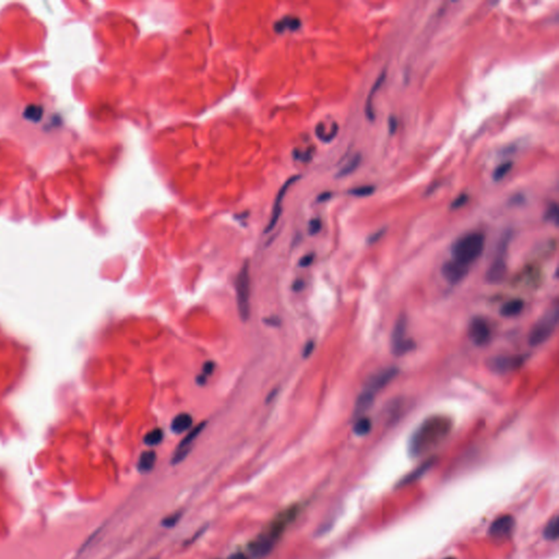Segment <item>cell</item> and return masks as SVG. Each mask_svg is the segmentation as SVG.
Segmentation results:
<instances>
[{"label":"cell","instance_id":"1","mask_svg":"<svg viewBox=\"0 0 559 559\" xmlns=\"http://www.w3.org/2000/svg\"><path fill=\"white\" fill-rule=\"evenodd\" d=\"M452 421L445 415L427 417L409 438L408 451L412 457H420L442 444L450 434Z\"/></svg>","mask_w":559,"mask_h":559},{"label":"cell","instance_id":"2","mask_svg":"<svg viewBox=\"0 0 559 559\" xmlns=\"http://www.w3.org/2000/svg\"><path fill=\"white\" fill-rule=\"evenodd\" d=\"M300 508L297 506H290L283 510L266 528V531L251 544V553L255 557L262 558L271 553L275 544L281 539L285 528L296 519Z\"/></svg>","mask_w":559,"mask_h":559},{"label":"cell","instance_id":"3","mask_svg":"<svg viewBox=\"0 0 559 559\" xmlns=\"http://www.w3.org/2000/svg\"><path fill=\"white\" fill-rule=\"evenodd\" d=\"M485 248V236L480 232L465 234L453 244L451 249L452 260L469 267L478 260Z\"/></svg>","mask_w":559,"mask_h":559},{"label":"cell","instance_id":"4","mask_svg":"<svg viewBox=\"0 0 559 559\" xmlns=\"http://www.w3.org/2000/svg\"><path fill=\"white\" fill-rule=\"evenodd\" d=\"M559 322V307L554 304L546 310L536 322L528 334V344L531 346H539L545 343L554 334Z\"/></svg>","mask_w":559,"mask_h":559},{"label":"cell","instance_id":"5","mask_svg":"<svg viewBox=\"0 0 559 559\" xmlns=\"http://www.w3.org/2000/svg\"><path fill=\"white\" fill-rule=\"evenodd\" d=\"M236 296L238 312L243 321H247L250 317V275L248 263H245L237 275Z\"/></svg>","mask_w":559,"mask_h":559},{"label":"cell","instance_id":"6","mask_svg":"<svg viewBox=\"0 0 559 559\" xmlns=\"http://www.w3.org/2000/svg\"><path fill=\"white\" fill-rule=\"evenodd\" d=\"M406 327L407 320L404 315H401L394 323L391 334L392 353L396 356L405 355L415 346L412 340L406 339Z\"/></svg>","mask_w":559,"mask_h":559},{"label":"cell","instance_id":"7","mask_svg":"<svg viewBox=\"0 0 559 559\" xmlns=\"http://www.w3.org/2000/svg\"><path fill=\"white\" fill-rule=\"evenodd\" d=\"M509 240H510V235H507L504 238L503 242L501 243V246H499L498 256L495 258L493 263L490 264V267L488 268V270L486 272V280L488 283H490V284H499V283H502L506 279L507 272H508V268H507V263H506L505 252L507 247H508Z\"/></svg>","mask_w":559,"mask_h":559},{"label":"cell","instance_id":"8","mask_svg":"<svg viewBox=\"0 0 559 559\" xmlns=\"http://www.w3.org/2000/svg\"><path fill=\"white\" fill-rule=\"evenodd\" d=\"M524 363L522 356L498 355L487 361L488 369L497 375H506L518 370Z\"/></svg>","mask_w":559,"mask_h":559},{"label":"cell","instance_id":"9","mask_svg":"<svg viewBox=\"0 0 559 559\" xmlns=\"http://www.w3.org/2000/svg\"><path fill=\"white\" fill-rule=\"evenodd\" d=\"M399 371L400 370L398 367L391 366L375 372L374 375L367 379L364 390L371 392L376 396L378 392L385 389L387 386L396 379V377L399 375Z\"/></svg>","mask_w":559,"mask_h":559},{"label":"cell","instance_id":"10","mask_svg":"<svg viewBox=\"0 0 559 559\" xmlns=\"http://www.w3.org/2000/svg\"><path fill=\"white\" fill-rule=\"evenodd\" d=\"M490 327L485 319L475 317L468 326V337L476 346H485L490 341Z\"/></svg>","mask_w":559,"mask_h":559},{"label":"cell","instance_id":"11","mask_svg":"<svg viewBox=\"0 0 559 559\" xmlns=\"http://www.w3.org/2000/svg\"><path fill=\"white\" fill-rule=\"evenodd\" d=\"M300 178H301V175H295L293 177H290L289 180L282 186V188L279 190L278 196H277V198H275V201H274V205H273V209H272V214H271L270 221H269V223H268V225L266 227V232H270V230H272L275 227V225H277V223L280 219L281 212H282V201H283V199H284L288 188L295 182H297L298 180H300Z\"/></svg>","mask_w":559,"mask_h":559},{"label":"cell","instance_id":"12","mask_svg":"<svg viewBox=\"0 0 559 559\" xmlns=\"http://www.w3.org/2000/svg\"><path fill=\"white\" fill-rule=\"evenodd\" d=\"M468 272V267L461 264L454 260H450L444 263L442 268V274L444 279L450 284H458L463 280Z\"/></svg>","mask_w":559,"mask_h":559},{"label":"cell","instance_id":"13","mask_svg":"<svg viewBox=\"0 0 559 559\" xmlns=\"http://www.w3.org/2000/svg\"><path fill=\"white\" fill-rule=\"evenodd\" d=\"M514 527V519L511 516H503L501 518H497L493 523H491L488 533L490 536L496 539L506 538V536L510 535Z\"/></svg>","mask_w":559,"mask_h":559},{"label":"cell","instance_id":"14","mask_svg":"<svg viewBox=\"0 0 559 559\" xmlns=\"http://www.w3.org/2000/svg\"><path fill=\"white\" fill-rule=\"evenodd\" d=\"M205 425H207L205 423H201V424H199L196 428H193V429L190 431V433H188V435L183 439L182 443H181V445L178 446V449H177V451H176V453H175V456H174V458H173V463H174V464L178 463V462H181L186 456H187L188 452H189V450H190L191 444H192L193 442H195V439L200 435L201 431L203 430V428L205 427Z\"/></svg>","mask_w":559,"mask_h":559},{"label":"cell","instance_id":"15","mask_svg":"<svg viewBox=\"0 0 559 559\" xmlns=\"http://www.w3.org/2000/svg\"><path fill=\"white\" fill-rule=\"evenodd\" d=\"M386 77H387V72H386V70H384L381 73L379 74L378 78L376 79L375 83L372 84L370 91H369V94L367 96L366 103H365V115H366L367 119H369V122H374L375 118H376L375 109H374V98H375L376 93L379 91V89L381 87V85L385 83Z\"/></svg>","mask_w":559,"mask_h":559},{"label":"cell","instance_id":"16","mask_svg":"<svg viewBox=\"0 0 559 559\" xmlns=\"http://www.w3.org/2000/svg\"><path fill=\"white\" fill-rule=\"evenodd\" d=\"M374 401H375V394H372L371 392H368L366 390H363V392L359 397H357L356 403H355V408H354L355 419L365 415V413L369 411L372 404H374Z\"/></svg>","mask_w":559,"mask_h":559},{"label":"cell","instance_id":"17","mask_svg":"<svg viewBox=\"0 0 559 559\" xmlns=\"http://www.w3.org/2000/svg\"><path fill=\"white\" fill-rule=\"evenodd\" d=\"M192 425V417L188 413L178 414L171 422L170 428L175 434H182L184 431L188 430Z\"/></svg>","mask_w":559,"mask_h":559},{"label":"cell","instance_id":"18","mask_svg":"<svg viewBox=\"0 0 559 559\" xmlns=\"http://www.w3.org/2000/svg\"><path fill=\"white\" fill-rule=\"evenodd\" d=\"M524 308V302L522 300H511L503 305L501 309L502 316L506 318H512L520 315Z\"/></svg>","mask_w":559,"mask_h":559},{"label":"cell","instance_id":"19","mask_svg":"<svg viewBox=\"0 0 559 559\" xmlns=\"http://www.w3.org/2000/svg\"><path fill=\"white\" fill-rule=\"evenodd\" d=\"M301 20L295 17H285L274 24V30L278 33L284 31H295L301 27Z\"/></svg>","mask_w":559,"mask_h":559},{"label":"cell","instance_id":"20","mask_svg":"<svg viewBox=\"0 0 559 559\" xmlns=\"http://www.w3.org/2000/svg\"><path fill=\"white\" fill-rule=\"evenodd\" d=\"M156 462V453L154 451H144L140 456L138 462V468L140 472L148 473L154 467Z\"/></svg>","mask_w":559,"mask_h":559},{"label":"cell","instance_id":"21","mask_svg":"<svg viewBox=\"0 0 559 559\" xmlns=\"http://www.w3.org/2000/svg\"><path fill=\"white\" fill-rule=\"evenodd\" d=\"M371 421L369 417L367 416H361V417H357L356 419V422L354 424V427H353V430L355 435L357 436H365L369 434V431L371 430Z\"/></svg>","mask_w":559,"mask_h":559},{"label":"cell","instance_id":"22","mask_svg":"<svg viewBox=\"0 0 559 559\" xmlns=\"http://www.w3.org/2000/svg\"><path fill=\"white\" fill-rule=\"evenodd\" d=\"M361 161H362V156L361 154H356L354 155L353 158L349 160L344 166H343L340 170L339 173L337 174V177H345V176H348L351 175L352 173H354V171L359 168L360 164H361Z\"/></svg>","mask_w":559,"mask_h":559},{"label":"cell","instance_id":"23","mask_svg":"<svg viewBox=\"0 0 559 559\" xmlns=\"http://www.w3.org/2000/svg\"><path fill=\"white\" fill-rule=\"evenodd\" d=\"M558 526H559L558 516H555L553 519H550L545 528H544V538L548 541H556L558 539V534H559Z\"/></svg>","mask_w":559,"mask_h":559},{"label":"cell","instance_id":"24","mask_svg":"<svg viewBox=\"0 0 559 559\" xmlns=\"http://www.w3.org/2000/svg\"><path fill=\"white\" fill-rule=\"evenodd\" d=\"M163 440V430L160 428H155L148 433L144 437V444L148 446H156L161 444Z\"/></svg>","mask_w":559,"mask_h":559},{"label":"cell","instance_id":"25","mask_svg":"<svg viewBox=\"0 0 559 559\" xmlns=\"http://www.w3.org/2000/svg\"><path fill=\"white\" fill-rule=\"evenodd\" d=\"M375 189H376L375 186L364 185V186H360V187H355L351 189L348 191V193L355 197H367V196H371L372 193L375 192Z\"/></svg>","mask_w":559,"mask_h":559},{"label":"cell","instance_id":"26","mask_svg":"<svg viewBox=\"0 0 559 559\" xmlns=\"http://www.w3.org/2000/svg\"><path fill=\"white\" fill-rule=\"evenodd\" d=\"M512 166H513V163L510 162V161H509V162H505V163L501 164V165H499V166L494 170V174H493L494 180H495L496 182L502 181L503 178L511 170Z\"/></svg>","mask_w":559,"mask_h":559},{"label":"cell","instance_id":"27","mask_svg":"<svg viewBox=\"0 0 559 559\" xmlns=\"http://www.w3.org/2000/svg\"><path fill=\"white\" fill-rule=\"evenodd\" d=\"M545 219L547 221L553 222L555 225H558L559 214H558V204L556 202H553L548 205L545 213Z\"/></svg>","mask_w":559,"mask_h":559},{"label":"cell","instance_id":"28","mask_svg":"<svg viewBox=\"0 0 559 559\" xmlns=\"http://www.w3.org/2000/svg\"><path fill=\"white\" fill-rule=\"evenodd\" d=\"M467 201H468V196L466 195V193H461L460 196H458L456 199L452 201L450 208L452 209V210H458V209H461L462 207H464L467 203Z\"/></svg>","mask_w":559,"mask_h":559},{"label":"cell","instance_id":"29","mask_svg":"<svg viewBox=\"0 0 559 559\" xmlns=\"http://www.w3.org/2000/svg\"><path fill=\"white\" fill-rule=\"evenodd\" d=\"M321 225H322L321 221L319 219L311 220L309 223V233L311 235H316L317 233L320 232V229H321Z\"/></svg>","mask_w":559,"mask_h":559},{"label":"cell","instance_id":"30","mask_svg":"<svg viewBox=\"0 0 559 559\" xmlns=\"http://www.w3.org/2000/svg\"><path fill=\"white\" fill-rule=\"evenodd\" d=\"M181 518V514L180 513H176V514H171V516L167 517L166 519H164L163 521V525H165L167 527H170V526H174L176 524V522L178 520H180Z\"/></svg>","mask_w":559,"mask_h":559},{"label":"cell","instance_id":"31","mask_svg":"<svg viewBox=\"0 0 559 559\" xmlns=\"http://www.w3.org/2000/svg\"><path fill=\"white\" fill-rule=\"evenodd\" d=\"M386 233V229H380L378 230V232L372 234L369 238H368V243L369 244H375L376 242H378L380 238H381L384 236V234Z\"/></svg>","mask_w":559,"mask_h":559},{"label":"cell","instance_id":"32","mask_svg":"<svg viewBox=\"0 0 559 559\" xmlns=\"http://www.w3.org/2000/svg\"><path fill=\"white\" fill-rule=\"evenodd\" d=\"M312 261H314V255H307V256H305V257L302 258L300 264L304 268L305 267H309L312 263Z\"/></svg>","mask_w":559,"mask_h":559},{"label":"cell","instance_id":"33","mask_svg":"<svg viewBox=\"0 0 559 559\" xmlns=\"http://www.w3.org/2000/svg\"><path fill=\"white\" fill-rule=\"evenodd\" d=\"M397 128H398V121H397V118H396V117H393V116H391V117L389 118V131H390V133H394V132H396Z\"/></svg>","mask_w":559,"mask_h":559},{"label":"cell","instance_id":"34","mask_svg":"<svg viewBox=\"0 0 559 559\" xmlns=\"http://www.w3.org/2000/svg\"><path fill=\"white\" fill-rule=\"evenodd\" d=\"M314 348H315V343L314 342H308L306 344V346H305V348H304V356L308 357L309 355H311L312 351H314Z\"/></svg>","mask_w":559,"mask_h":559},{"label":"cell","instance_id":"35","mask_svg":"<svg viewBox=\"0 0 559 559\" xmlns=\"http://www.w3.org/2000/svg\"><path fill=\"white\" fill-rule=\"evenodd\" d=\"M213 368H214V365L212 362H209L204 365V368H203V374L204 376L205 375H211L212 371H213Z\"/></svg>","mask_w":559,"mask_h":559},{"label":"cell","instance_id":"36","mask_svg":"<svg viewBox=\"0 0 559 559\" xmlns=\"http://www.w3.org/2000/svg\"><path fill=\"white\" fill-rule=\"evenodd\" d=\"M229 559H248V558L242 553H237V554H234L233 556H230Z\"/></svg>","mask_w":559,"mask_h":559},{"label":"cell","instance_id":"37","mask_svg":"<svg viewBox=\"0 0 559 559\" xmlns=\"http://www.w3.org/2000/svg\"><path fill=\"white\" fill-rule=\"evenodd\" d=\"M302 287H303V282L302 281H296L295 284H294V289L296 290V292H297V290H301Z\"/></svg>","mask_w":559,"mask_h":559},{"label":"cell","instance_id":"38","mask_svg":"<svg viewBox=\"0 0 559 559\" xmlns=\"http://www.w3.org/2000/svg\"><path fill=\"white\" fill-rule=\"evenodd\" d=\"M330 197H331V193H330V192H325L323 195L319 198V201H322V200L325 201V200H327V199H329Z\"/></svg>","mask_w":559,"mask_h":559},{"label":"cell","instance_id":"39","mask_svg":"<svg viewBox=\"0 0 559 559\" xmlns=\"http://www.w3.org/2000/svg\"><path fill=\"white\" fill-rule=\"evenodd\" d=\"M447 559H454V558H447Z\"/></svg>","mask_w":559,"mask_h":559}]
</instances>
